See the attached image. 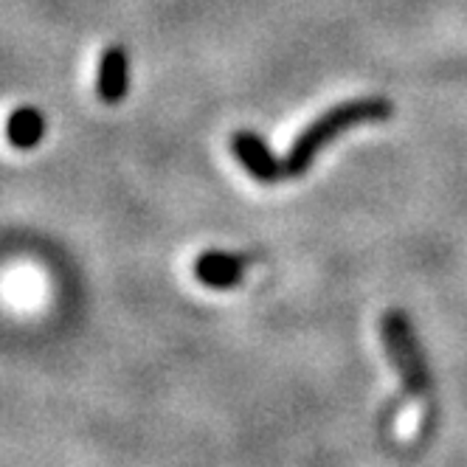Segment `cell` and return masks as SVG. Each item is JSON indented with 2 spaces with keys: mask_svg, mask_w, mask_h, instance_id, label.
Listing matches in <instances>:
<instances>
[{
  "mask_svg": "<svg viewBox=\"0 0 467 467\" xmlns=\"http://www.w3.org/2000/svg\"><path fill=\"white\" fill-rule=\"evenodd\" d=\"M245 256L223 254V251H206L194 259V279L212 290H228L237 287L245 274Z\"/></svg>",
  "mask_w": 467,
  "mask_h": 467,
  "instance_id": "obj_4",
  "label": "cell"
},
{
  "mask_svg": "<svg viewBox=\"0 0 467 467\" xmlns=\"http://www.w3.org/2000/svg\"><path fill=\"white\" fill-rule=\"evenodd\" d=\"M383 352L391 363V369L400 375L409 394H428L431 391V372L425 366L420 341L414 336L411 318L403 310H389L380 318Z\"/></svg>",
  "mask_w": 467,
  "mask_h": 467,
  "instance_id": "obj_2",
  "label": "cell"
},
{
  "mask_svg": "<svg viewBox=\"0 0 467 467\" xmlns=\"http://www.w3.org/2000/svg\"><path fill=\"white\" fill-rule=\"evenodd\" d=\"M46 132V119L37 108H20L12 113L9 124H6V136L12 141V147L17 150H31L37 147Z\"/></svg>",
  "mask_w": 467,
  "mask_h": 467,
  "instance_id": "obj_6",
  "label": "cell"
},
{
  "mask_svg": "<svg viewBox=\"0 0 467 467\" xmlns=\"http://www.w3.org/2000/svg\"><path fill=\"white\" fill-rule=\"evenodd\" d=\"M231 152L243 163V170L259 183H279L285 178L282 161L268 150V144H265V139L259 136V132H251V130L234 132Z\"/></svg>",
  "mask_w": 467,
  "mask_h": 467,
  "instance_id": "obj_3",
  "label": "cell"
},
{
  "mask_svg": "<svg viewBox=\"0 0 467 467\" xmlns=\"http://www.w3.org/2000/svg\"><path fill=\"white\" fill-rule=\"evenodd\" d=\"M96 93L105 105H119L127 93V54L121 46H110L99 62Z\"/></svg>",
  "mask_w": 467,
  "mask_h": 467,
  "instance_id": "obj_5",
  "label": "cell"
},
{
  "mask_svg": "<svg viewBox=\"0 0 467 467\" xmlns=\"http://www.w3.org/2000/svg\"><path fill=\"white\" fill-rule=\"evenodd\" d=\"M394 113V105L383 96H366V99H349L336 108H329L321 113L313 124H307L298 139L290 144L287 155L282 158L285 166V178H302L316 155L329 144L336 141L341 132L358 127V124H369V121H386Z\"/></svg>",
  "mask_w": 467,
  "mask_h": 467,
  "instance_id": "obj_1",
  "label": "cell"
}]
</instances>
